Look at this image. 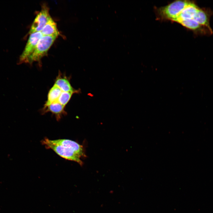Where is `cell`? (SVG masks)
<instances>
[{"instance_id":"1","label":"cell","mask_w":213,"mask_h":213,"mask_svg":"<svg viewBox=\"0 0 213 213\" xmlns=\"http://www.w3.org/2000/svg\"><path fill=\"white\" fill-rule=\"evenodd\" d=\"M41 143L46 148L52 150L62 157L83 165V162L81 159L86 156L82 145L69 139L51 140L47 138L42 140Z\"/></svg>"},{"instance_id":"2","label":"cell","mask_w":213,"mask_h":213,"mask_svg":"<svg viewBox=\"0 0 213 213\" xmlns=\"http://www.w3.org/2000/svg\"><path fill=\"white\" fill-rule=\"evenodd\" d=\"M58 36H43L26 63L31 64L35 62H40L42 58L47 54L48 50Z\"/></svg>"},{"instance_id":"3","label":"cell","mask_w":213,"mask_h":213,"mask_svg":"<svg viewBox=\"0 0 213 213\" xmlns=\"http://www.w3.org/2000/svg\"><path fill=\"white\" fill-rule=\"evenodd\" d=\"M188 1H176L159 10L160 16L163 18L174 21L184 8Z\"/></svg>"},{"instance_id":"4","label":"cell","mask_w":213,"mask_h":213,"mask_svg":"<svg viewBox=\"0 0 213 213\" xmlns=\"http://www.w3.org/2000/svg\"><path fill=\"white\" fill-rule=\"evenodd\" d=\"M51 17L49 7L45 4H42L41 10L36 16L31 25L29 34L41 32Z\"/></svg>"},{"instance_id":"5","label":"cell","mask_w":213,"mask_h":213,"mask_svg":"<svg viewBox=\"0 0 213 213\" xmlns=\"http://www.w3.org/2000/svg\"><path fill=\"white\" fill-rule=\"evenodd\" d=\"M43 36L41 32H36L30 34L24 50L20 56L19 64L26 63L28 58L34 50Z\"/></svg>"},{"instance_id":"6","label":"cell","mask_w":213,"mask_h":213,"mask_svg":"<svg viewBox=\"0 0 213 213\" xmlns=\"http://www.w3.org/2000/svg\"><path fill=\"white\" fill-rule=\"evenodd\" d=\"M54 85L59 88L62 91L72 92L75 93L80 92V90H76L72 86L70 78L60 71L55 80Z\"/></svg>"},{"instance_id":"7","label":"cell","mask_w":213,"mask_h":213,"mask_svg":"<svg viewBox=\"0 0 213 213\" xmlns=\"http://www.w3.org/2000/svg\"><path fill=\"white\" fill-rule=\"evenodd\" d=\"M199 8L194 2L188 1L184 8L174 21L179 23L183 20L193 19Z\"/></svg>"},{"instance_id":"8","label":"cell","mask_w":213,"mask_h":213,"mask_svg":"<svg viewBox=\"0 0 213 213\" xmlns=\"http://www.w3.org/2000/svg\"><path fill=\"white\" fill-rule=\"evenodd\" d=\"M65 107L58 101H56L45 108H43L41 112L42 114L48 112L51 113L55 116L57 120L59 121L63 115H65L67 114L65 110Z\"/></svg>"},{"instance_id":"9","label":"cell","mask_w":213,"mask_h":213,"mask_svg":"<svg viewBox=\"0 0 213 213\" xmlns=\"http://www.w3.org/2000/svg\"><path fill=\"white\" fill-rule=\"evenodd\" d=\"M212 14L210 9L199 8L193 19L201 25L211 28L209 20Z\"/></svg>"},{"instance_id":"10","label":"cell","mask_w":213,"mask_h":213,"mask_svg":"<svg viewBox=\"0 0 213 213\" xmlns=\"http://www.w3.org/2000/svg\"><path fill=\"white\" fill-rule=\"evenodd\" d=\"M62 91L59 88L54 85L48 92L47 99L44 105L43 108H45L52 103L57 101Z\"/></svg>"},{"instance_id":"11","label":"cell","mask_w":213,"mask_h":213,"mask_svg":"<svg viewBox=\"0 0 213 213\" xmlns=\"http://www.w3.org/2000/svg\"><path fill=\"white\" fill-rule=\"evenodd\" d=\"M41 32L43 36H58L59 34L56 23L51 17L48 21Z\"/></svg>"},{"instance_id":"12","label":"cell","mask_w":213,"mask_h":213,"mask_svg":"<svg viewBox=\"0 0 213 213\" xmlns=\"http://www.w3.org/2000/svg\"><path fill=\"white\" fill-rule=\"evenodd\" d=\"M75 93L72 92L62 91L57 101L65 106L70 100L72 95Z\"/></svg>"}]
</instances>
